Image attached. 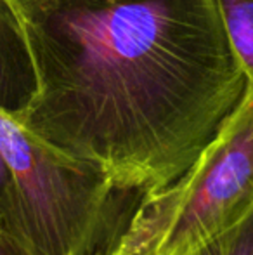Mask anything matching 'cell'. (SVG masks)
Instances as JSON below:
<instances>
[{"mask_svg": "<svg viewBox=\"0 0 253 255\" xmlns=\"http://www.w3.org/2000/svg\"><path fill=\"white\" fill-rule=\"evenodd\" d=\"M0 153L10 177L3 226L33 255H99L123 191L3 110Z\"/></svg>", "mask_w": 253, "mask_h": 255, "instance_id": "cell-3", "label": "cell"}, {"mask_svg": "<svg viewBox=\"0 0 253 255\" xmlns=\"http://www.w3.org/2000/svg\"><path fill=\"white\" fill-rule=\"evenodd\" d=\"M37 92V73L24 30L9 0H0V110L17 117Z\"/></svg>", "mask_w": 253, "mask_h": 255, "instance_id": "cell-4", "label": "cell"}, {"mask_svg": "<svg viewBox=\"0 0 253 255\" xmlns=\"http://www.w3.org/2000/svg\"><path fill=\"white\" fill-rule=\"evenodd\" d=\"M9 182H10L9 170H7V165L3 161L2 153H0V212L3 210L7 196H9Z\"/></svg>", "mask_w": 253, "mask_h": 255, "instance_id": "cell-7", "label": "cell"}, {"mask_svg": "<svg viewBox=\"0 0 253 255\" xmlns=\"http://www.w3.org/2000/svg\"><path fill=\"white\" fill-rule=\"evenodd\" d=\"M253 210V73L194 163L142 196L104 255H191Z\"/></svg>", "mask_w": 253, "mask_h": 255, "instance_id": "cell-2", "label": "cell"}, {"mask_svg": "<svg viewBox=\"0 0 253 255\" xmlns=\"http://www.w3.org/2000/svg\"><path fill=\"white\" fill-rule=\"evenodd\" d=\"M191 255H253V210Z\"/></svg>", "mask_w": 253, "mask_h": 255, "instance_id": "cell-5", "label": "cell"}, {"mask_svg": "<svg viewBox=\"0 0 253 255\" xmlns=\"http://www.w3.org/2000/svg\"><path fill=\"white\" fill-rule=\"evenodd\" d=\"M9 2L37 73L14 118L123 193L179 179L243 96L215 0Z\"/></svg>", "mask_w": 253, "mask_h": 255, "instance_id": "cell-1", "label": "cell"}, {"mask_svg": "<svg viewBox=\"0 0 253 255\" xmlns=\"http://www.w3.org/2000/svg\"><path fill=\"white\" fill-rule=\"evenodd\" d=\"M0 255H33L0 221Z\"/></svg>", "mask_w": 253, "mask_h": 255, "instance_id": "cell-6", "label": "cell"}]
</instances>
